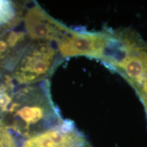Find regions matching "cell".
Returning a JSON list of instances; mask_svg holds the SVG:
<instances>
[{
    "instance_id": "8",
    "label": "cell",
    "mask_w": 147,
    "mask_h": 147,
    "mask_svg": "<svg viewBox=\"0 0 147 147\" xmlns=\"http://www.w3.org/2000/svg\"><path fill=\"white\" fill-rule=\"evenodd\" d=\"M142 102L143 106H144V108L145 109V111H146V117H147V100H144L141 101Z\"/></svg>"
},
{
    "instance_id": "3",
    "label": "cell",
    "mask_w": 147,
    "mask_h": 147,
    "mask_svg": "<svg viewBox=\"0 0 147 147\" xmlns=\"http://www.w3.org/2000/svg\"><path fill=\"white\" fill-rule=\"evenodd\" d=\"M108 37V31H71L58 42L57 49L62 58L84 56L100 59Z\"/></svg>"
},
{
    "instance_id": "6",
    "label": "cell",
    "mask_w": 147,
    "mask_h": 147,
    "mask_svg": "<svg viewBox=\"0 0 147 147\" xmlns=\"http://www.w3.org/2000/svg\"><path fill=\"white\" fill-rule=\"evenodd\" d=\"M16 16V9L12 2L0 0V25L10 23Z\"/></svg>"
},
{
    "instance_id": "7",
    "label": "cell",
    "mask_w": 147,
    "mask_h": 147,
    "mask_svg": "<svg viewBox=\"0 0 147 147\" xmlns=\"http://www.w3.org/2000/svg\"><path fill=\"white\" fill-rule=\"evenodd\" d=\"M0 147H18L17 142L8 129L0 121Z\"/></svg>"
},
{
    "instance_id": "9",
    "label": "cell",
    "mask_w": 147,
    "mask_h": 147,
    "mask_svg": "<svg viewBox=\"0 0 147 147\" xmlns=\"http://www.w3.org/2000/svg\"><path fill=\"white\" fill-rule=\"evenodd\" d=\"M82 147H92V146H91V144H89V142H87V143H86V144H84V145H83V146H82Z\"/></svg>"
},
{
    "instance_id": "1",
    "label": "cell",
    "mask_w": 147,
    "mask_h": 147,
    "mask_svg": "<svg viewBox=\"0 0 147 147\" xmlns=\"http://www.w3.org/2000/svg\"><path fill=\"white\" fill-rule=\"evenodd\" d=\"M1 117L0 121L15 133V136L27 139L63 122L48 88L38 84L26 86L12 95V102Z\"/></svg>"
},
{
    "instance_id": "2",
    "label": "cell",
    "mask_w": 147,
    "mask_h": 147,
    "mask_svg": "<svg viewBox=\"0 0 147 147\" xmlns=\"http://www.w3.org/2000/svg\"><path fill=\"white\" fill-rule=\"evenodd\" d=\"M61 58L51 42L32 40L18 55L12 78L23 85L38 84L50 76Z\"/></svg>"
},
{
    "instance_id": "5",
    "label": "cell",
    "mask_w": 147,
    "mask_h": 147,
    "mask_svg": "<svg viewBox=\"0 0 147 147\" xmlns=\"http://www.w3.org/2000/svg\"><path fill=\"white\" fill-rule=\"evenodd\" d=\"M87 140L72 122L59 125L27 139L21 147H82Z\"/></svg>"
},
{
    "instance_id": "10",
    "label": "cell",
    "mask_w": 147,
    "mask_h": 147,
    "mask_svg": "<svg viewBox=\"0 0 147 147\" xmlns=\"http://www.w3.org/2000/svg\"><path fill=\"white\" fill-rule=\"evenodd\" d=\"M1 57V55H0V57Z\"/></svg>"
},
{
    "instance_id": "4",
    "label": "cell",
    "mask_w": 147,
    "mask_h": 147,
    "mask_svg": "<svg viewBox=\"0 0 147 147\" xmlns=\"http://www.w3.org/2000/svg\"><path fill=\"white\" fill-rule=\"evenodd\" d=\"M25 25L31 39L51 43L55 42L57 44L71 31V29L51 17L37 3L27 10L25 15Z\"/></svg>"
}]
</instances>
